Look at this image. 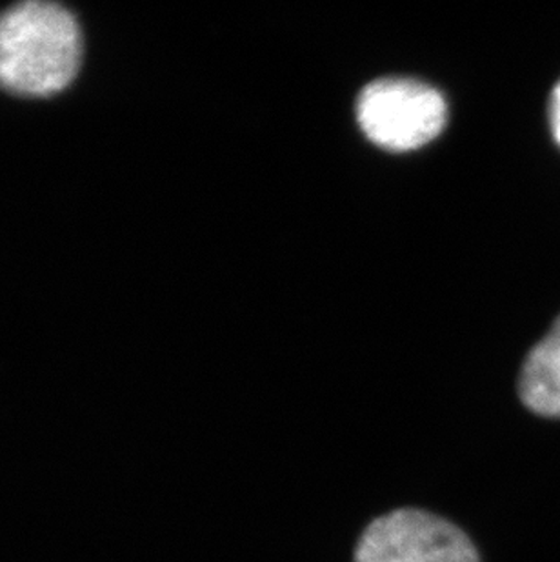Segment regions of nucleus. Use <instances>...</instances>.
I'll return each instance as SVG.
<instances>
[{"label":"nucleus","mask_w":560,"mask_h":562,"mask_svg":"<svg viewBox=\"0 0 560 562\" xmlns=\"http://www.w3.org/2000/svg\"><path fill=\"white\" fill-rule=\"evenodd\" d=\"M82 35L71 11L27 0L0 13V88L21 97H52L79 74Z\"/></svg>","instance_id":"1"},{"label":"nucleus","mask_w":560,"mask_h":562,"mask_svg":"<svg viewBox=\"0 0 560 562\" xmlns=\"http://www.w3.org/2000/svg\"><path fill=\"white\" fill-rule=\"evenodd\" d=\"M446 117L445 97L417 80H376L357 102V119L366 137L392 151L432 143L445 130Z\"/></svg>","instance_id":"2"},{"label":"nucleus","mask_w":560,"mask_h":562,"mask_svg":"<svg viewBox=\"0 0 560 562\" xmlns=\"http://www.w3.org/2000/svg\"><path fill=\"white\" fill-rule=\"evenodd\" d=\"M355 562H481L470 537L439 515L396 509L373 520L355 548Z\"/></svg>","instance_id":"3"},{"label":"nucleus","mask_w":560,"mask_h":562,"mask_svg":"<svg viewBox=\"0 0 560 562\" xmlns=\"http://www.w3.org/2000/svg\"><path fill=\"white\" fill-rule=\"evenodd\" d=\"M518 395L534 414L560 419V317L526 357Z\"/></svg>","instance_id":"4"},{"label":"nucleus","mask_w":560,"mask_h":562,"mask_svg":"<svg viewBox=\"0 0 560 562\" xmlns=\"http://www.w3.org/2000/svg\"><path fill=\"white\" fill-rule=\"evenodd\" d=\"M550 124L553 137L560 144V82L556 86V90L551 93L550 101Z\"/></svg>","instance_id":"5"}]
</instances>
